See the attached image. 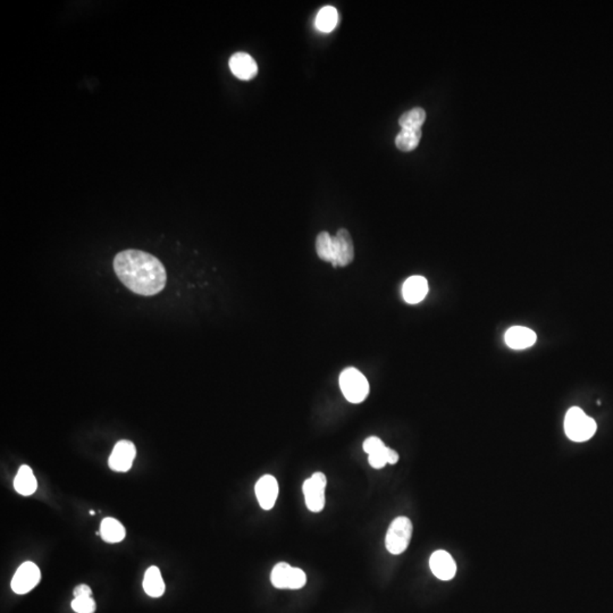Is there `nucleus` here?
<instances>
[{
	"instance_id": "obj_4",
	"label": "nucleus",
	"mask_w": 613,
	"mask_h": 613,
	"mask_svg": "<svg viewBox=\"0 0 613 613\" xmlns=\"http://www.w3.org/2000/svg\"><path fill=\"white\" fill-rule=\"evenodd\" d=\"M340 387L346 400L351 403H360L370 393L367 378L356 368H348L341 374Z\"/></svg>"
},
{
	"instance_id": "obj_11",
	"label": "nucleus",
	"mask_w": 613,
	"mask_h": 613,
	"mask_svg": "<svg viewBox=\"0 0 613 613\" xmlns=\"http://www.w3.org/2000/svg\"><path fill=\"white\" fill-rule=\"evenodd\" d=\"M430 567L435 577L441 581H451L456 576V564L450 553L442 550L436 551L430 559Z\"/></svg>"
},
{
	"instance_id": "obj_10",
	"label": "nucleus",
	"mask_w": 613,
	"mask_h": 613,
	"mask_svg": "<svg viewBox=\"0 0 613 613\" xmlns=\"http://www.w3.org/2000/svg\"><path fill=\"white\" fill-rule=\"evenodd\" d=\"M257 500L264 510H271L275 506L277 497H279V482L277 478L272 475H265L257 482L256 487Z\"/></svg>"
},
{
	"instance_id": "obj_8",
	"label": "nucleus",
	"mask_w": 613,
	"mask_h": 613,
	"mask_svg": "<svg viewBox=\"0 0 613 613\" xmlns=\"http://www.w3.org/2000/svg\"><path fill=\"white\" fill-rule=\"evenodd\" d=\"M137 456V449L130 441H119L114 447L108 465L111 471L117 473H126L133 466L134 458Z\"/></svg>"
},
{
	"instance_id": "obj_24",
	"label": "nucleus",
	"mask_w": 613,
	"mask_h": 613,
	"mask_svg": "<svg viewBox=\"0 0 613 613\" xmlns=\"http://www.w3.org/2000/svg\"><path fill=\"white\" fill-rule=\"evenodd\" d=\"M385 447L383 441L381 439H378L376 436H372V437H368V439L363 442V451L366 452V454H370L372 452H375L378 449L383 448Z\"/></svg>"
},
{
	"instance_id": "obj_19",
	"label": "nucleus",
	"mask_w": 613,
	"mask_h": 613,
	"mask_svg": "<svg viewBox=\"0 0 613 613\" xmlns=\"http://www.w3.org/2000/svg\"><path fill=\"white\" fill-rule=\"evenodd\" d=\"M317 255L324 262L333 264L335 259L334 238L329 236V232H322L318 234L316 240Z\"/></svg>"
},
{
	"instance_id": "obj_26",
	"label": "nucleus",
	"mask_w": 613,
	"mask_h": 613,
	"mask_svg": "<svg viewBox=\"0 0 613 613\" xmlns=\"http://www.w3.org/2000/svg\"><path fill=\"white\" fill-rule=\"evenodd\" d=\"M399 461V454L396 451L392 449L387 448V463L389 465H396Z\"/></svg>"
},
{
	"instance_id": "obj_1",
	"label": "nucleus",
	"mask_w": 613,
	"mask_h": 613,
	"mask_svg": "<svg viewBox=\"0 0 613 613\" xmlns=\"http://www.w3.org/2000/svg\"><path fill=\"white\" fill-rule=\"evenodd\" d=\"M119 281L134 293L150 297L165 288L167 274L159 259L141 250L121 251L114 258Z\"/></svg>"
},
{
	"instance_id": "obj_2",
	"label": "nucleus",
	"mask_w": 613,
	"mask_h": 613,
	"mask_svg": "<svg viewBox=\"0 0 613 613\" xmlns=\"http://www.w3.org/2000/svg\"><path fill=\"white\" fill-rule=\"evenodd\" d=\"M595 420L578 407L570 408L564 418V432L573 442H585L595 434Z\"/></svg>"
},
{
	"instance_id": "obj_3",
	"label": "nucleus",
	"mask_w": 613,
	"mask_h": 613,
	"mask_svg": "<svg viewBox=\"0 0 613 613\" xmlns=\"http://www.w3.org/2000/svg\"><path fill=\"white\" fill-rule=\"evenodd\" d=\"M413 523L407 517H398L387 529L385 547L391 554L403 553L409 547L413 536Z\"/></svg>"
},
{
	"instance_id": "obj_23",
	"label": "nucleus",
	"mask_w": 613,
	"mask_h": 613,
	"mask_svg": "<svg viewBox=\"0 0 613 613\" xmlns=\"http://www.w3.org/2000/svg\"><path fill=\"white\" fill-rule=\"evenodd\" d=\"M368 462L372 468L382 469L387 465V447L378 449L375 452L368 454Z\"/></svg>"
},
{
	"instance_id": "obj_16",
	"label": "nucleus",
	"mask_w": 613,
	"mask_h": 613,
	"mask_svg": "<svg viewBox=\"0 0 613 613\" xmlns=\"http://www.w3.org/2000/svg\"><path fill=\"white\" fill-rule=\"evenodd\" d=\"M143 590L152 597H160L165 593V583L157 567H150L145 571Z\"/></svg>"
},
{
	"instance_id": "obj_14",
	"label": "nucleus",
	"mask_w": 613,
	"mask_h": 613,
	"mask_svg": "<svg viewBox=\"0 0 613 613\" xmlns=\"http://www.w3.org/2000/svg\"><path fill=\"white\" fill-rule=\"evenodd\" d=\"M428 293L427 279L423 277H411L404 282L402 294L410 305H415L425 299Z\"/></svg>"
},
{
	"instance_id": "obj_22",
	"label": "nucleus",
	"mask_w": 613,
	"mask_h": 613,
	"mask_svg": "<svg viewBox=\"0 0 613 613\" xmlns=\"http://www.w3.org/2000/svg\"><path fill=\"white\" fill-rule=\"evenodd\" d=\"M71 605L76 613H95L96 611V602L91 596L74 597Z\"/></svg>"
},
{
	"instance_id": "obj_25",
	"label": "nucleus",
	"mask_w": 613,
	"mask_h": 613,
	"mask_svg": "<svg viewBox=\"0 0 613 613\" xmlns=\"http://www.w3.org/2000/svg\"><path fill=\"white\" fill-rule=\"evenodd\" d=\"M92 594V590H91L90 586H87V585L82 584L79 585V586L75 587V590H74V597H80V596H91Z\"/></svg>"
},
{
	"instance_id": "obj_20",
	"label": "nucleus",
	"mask_w": 613,
	"mask_h": 613,
	"mask_svg": "<svg viewBox=\"0 0 613 613\" xmlns=\"http://www.w3.org/2000/svg\"><path fill=\"white\" fill-rule=\"evenodd\" d=\"M337 20H339V15L335 7H323L317 14L316 28L320 32H331L336 27Z\"/></svg>"
},
{
	"instance_id": "obj_9",
	"label": "nucleus",
	"mask_w": 613,
	"mask_h": 613,
	"mask_svg": "<svg viewBox=\"0 0 613 613\" xmlns=\"http://www.w3.org/2000/svg\"><path fill=\"white\" fill-rule=\"evenodd\" d=\"M334 238L335 259L333 266H348L353 262L355 258V247L352 242L349 231L341 229L337 231V234L333 236Z\"/></svg>"
},
{
	"instance_id": "obj_18",
	"label": "nucleus",
	"mask_w": 613,
	"mask_h": 613,
	"mask_svg": "<svg viewBox=\"0 0 613 613\" xmlns=\"http://www.w3.org/2000/svg\"><path fill=\"white\" fill-rule=\"evenodd\" d=\"M420 139H422V128L419 130L402 128L396 138V148L403 152H413L418 147Z\"/></svg>"
},
{
	"instance_id": "obj_21",
	"label": "nucleus",
	"mask_w": 613,
	"mask_h": 613,
	"mask_svg": "<svg viewBox=\"0 0 613 613\" xmlns=\"http://www.w3.org/2000/svg\"><path fill=\"white\" fill-rule=\"evenodd\" d=\"M426 121V111L423 108H413L411 111L404 113L400 119L399 124L401 128L407 130H419Z\"/></svg>"
},
{
	"instance_id": "obj_17",
	"label": "nucleus",
	"mask_w": 613,
	"mask_h": 613,
	"mask_svg": "<svg viewBox=\"0 0 613 613\" xmlns=\"http://www.w3.org/2000/svg\"><path fill=\"white\" fill-rule=\"evenodd\" d=\"M100 535L104 541L114 544L122 542L126 538V532L122 523L114 518L108 517L102 521Z\"/></svg>"
},
{
	"instance_id": "obj_13",
	"label": "nucleus",
	"mask_w": 613,
	"mask_h": 613,
	"mask_svg": "<svg viewBox=\"0 0 613 613\" xmlns=\"http://www.w3.org/2000/svg\"><path fill=\"white\" fill-rule=\"evenodd\" d=\"M538 335L533 329L523 326H514L506 333V343L509 348L514 350L528 349L534 346Z\"/></svg>"
},
{
	"instance_id": "obj_15",
	"label": "nucleus",
	"mask_w": 613,
	"mask_h": 613,
	"mask_svg": "<svg viewBox=\"0 0 613 613\" xmlns=\"http://www.w3.org/2000/svg\"><path fill=\"white\" fill-rule=\"evenodd\" d=\"M38 487V482L33 474L32 469L29 466L24 465L18 469V475L15 477L14 488L18 494L29 497L35 494Z\"/></svg>"
},
{
	"instance_id": "obj_5",
	"label": "nucleus",
	"mask_w": 613,
	"mask_h": 613,
	"mask_svg": "<svg viewBox=\"0 0 613 613\" xmlns=\"http://www.w3.org/2000/svg\"><path fill=\"white\" fill-rule=\"evenodd\" d=\"M272 584L279 590H300L307 584V576L300 568L291 567L286 562H279L273 568Z\"/></svg>"
},
{
	"instance_id": "obj_12",
	"label": "nucleus",
	"mask_w": 613,
	"mask_h": 613,
	"mask_svg": "<svg viewBox=\"0 0 613 613\" xmlns=\"http://www.w3.org/2000/svg\"><path fill=\"white\" fill-rule=\"evenodd\" d=\"M231 72L240 80L249 81L258 73V66L255 59L245 53H236L230 59Z\"/></svg>"
},
{
	"instance_id": "obj_7",
	"label": "nucleus",
	"mask_w": 613,
	"mask_h": 613,
	"mask_svg": "<svg viewBox=\"0 0 613 613\" xmlns=\"http://www.w3.org/2000/svg\"><path fill=\"white\" fill-rule=\"evenodd\" d=\"M40 578L41 573L38 566L31 561H27L16 570L12 579V590L14 593L20 595L29 593L39 584Z\"/></svg>"
},
{
	"instance_id": "obj_6",
	"label": "nucleus",
	"mask_w": 613,
	"mask_h": 613,
	"mask_svg": "<svg viewBox=\"0 0 613 613\" xmlns=\"http://www.w3.org/2000/svg\"><path fill=\"white\" fill-rule=\"evenodd\" d=\"M326 484L327 480L323 473H315L303 482L305 504L311 512H320L325 508Z\"/></svg>"
}]
</instances>
